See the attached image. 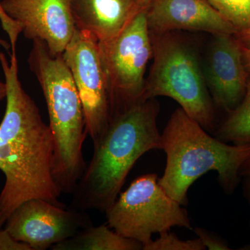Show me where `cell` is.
I'll use <instances>...</instances> for the list:
<instances>
[{"instance_id":"1","label":"cell","mask_w":250,"mask_h":250,"mask_svg":"<svg viewBox=\"0 0 250 250\" xmlns=\"http://www.w3.org/2000/svg\"><path fill=\"white\" fill-rule=\"evenodd\" d=\"M6 85V106L0 124V170L5 183L0 193V228L23 202L45 200L60 207L62 192L53 176L54 139L34 100L18 77L17 56L10 62L0 52Z\"/></svg>"},{"instance_id":"2","label":"cell","mask_w":250,"mask_h":250,"mask_svg":"<svg viewBox=\"0 0 250 250\" xmlns=\"http://www.w3.org/2000/svg\"><path fill=\"white\" fill-rule=\"evenodd\" d=\"M155 99L113 113L74 190L71 208L105 212L118 198L130 170L149 151L161 148Z\"/></svg>"},{"instance_id":"3","label":"cell","mask_w":250,"mask_h":250,"mask_svg":"<svg viewBox=\"0 0 250 250\" xmlns=\"http://www.w3.org/2000/svg\"><path fill=\"white\" fill-rule=\"evenodd\" d=\"M161 149L166 154L159 184L182 206L194 182L209 171L218 172L224 192L233 193L241 177V166L250 157V145H229L213 137L179 107L171 115L161 134Z\"/></svg>"},{"instance_id":"4","label":"cell","mask_w":250,"mask_h":250,"mask_svg":"<svg viewBox=\"0 0 250 250\" xmlns=\"http://www.w3.org/2000/svg\"><path fill=\"white\" fill-rule=\"evenodd\" d=\"M28 62L47 104L54 181L62 193L72 194L87 166L82 149L88 134L78 90L62 55H52L42 41H33Z\"/></svg>"},{"instance_id":"5","label":"cell","mask_w":250,"mask_h":250,"mask_svg":"<svg viewBox=\"0 0 250 250\" xmlns=\"http://www.w3.org/2000/svg\"><path fill=\"white\" fill-rule=\"evenodd\" d=\"M150 35L153 63L143 101L159 96L173 99L206 131H213L214 103L195 54L171 32Z\"/></svg>"},{"instance_id":"6","label":"cell","mask_w":250,"mask_h":250,"mask_svg":"<svg viewBox=\"0 0 250 250\" xmlns=\"http://www.w3.org/2000/svg\"><path fill=\"white\" fill-rule=\"evenodd\" d=\"M104 213L112 229L143 246L152 241L154 233L174 227L192 229L187 210L166 193L156 174L135 179Z\"/></svg>"},{"instance_id":"7","label":"cell","mask_w":250,"mask_h":250,"mask_svg":"<svg viewBox=\"0 0 250 250\" xmlns=\"http://www.w3.org/2000/svg\"><path fill=\"white\" fill-rule=\"evenodd\" d=\"M98 43L111 92L113 115L143 101L145 74L153 57L147 9L139 11L113 40Z\"/></svg>"},{"instance_id":"8","label":"cell","mask_w":250,"mask_h":250,"mask_svg":"<svg viewBox=\"0 0 250 250\" xmlns=\"http://www.w3.org/2000/svg\"><path fill=\"white\" fill-rule=\"evenodd\" d=\"M62 57L80 95L87 134L93 145L96 144L113 113L111 92L98 41L88 31L77 28Z\"/></svg>"},{"instance_id":"9","label":"cell","mask_w":250,"mask_h":250,"mask_svg":"<svg viewBox=\"0 0 250 250\" xmlns=\"http://www.w3.org/2000/svg\"><path fill=\"white\" fill-rule=\"evenodd\" d=\"M92 225L85 211L34 198L23 202L11 213L4 229L32 250H45Z\"/></svg>"},{"instance_id":"10","label":"cell","mask_w":250,"mask_h":250,"mask_svg":"<svg viewBox=\"0 0 250 250\" xmlns=\"http://www.w3.org/2000/svg\"><path fill=\"white\" fill-rule=\"evenodd\" d=\"M72 0H3L6 12L24 35L45 42L53 56H62L76 30Z\"/></svg>"},{"instance_id":"11","label":"cell","mask_w":250,"mask_h":250,"mask_svg":"<svg viewBox=\"0 0 250 250\" xmlns=\"http://www.w3.org/2000/svg\"><path fill=\"white\" fill-rule=\"evenodd\" d=\"M204 76L215 104L228 113L239 104L250 75L234 35H215Z\"/></svg>"},{"instance_id":"12","label":"cell","mask_w":250,"mask_h":250,"mask_svg":"<svg viewBox=\"0 0 250 250\" xmlns=\"http://www.w3.org/2000/svg\"><path fill=\"white\" fill-rule=\"evenodd\" d=\"M151 33L174 30L205 31L235 35V28L207 0H152L147 8Z\"/></svg>"},{"instance_id":"13","label":"cell","mask_w":250,"mask_h":250,"mask_svg":"<svg viewBox=\"0 0 250 250\" xmlns=\"http://www.w3.org/2000/svg\"><path fill=\"white\" fill-rule=\"evenodd\" d=\"M71 9L77 29L101 43L119 35L141 11L137 0H72Z\"/></svg>"},{"instance_id":"14","label":"cell","mask_w":250,"mask_h":250,"mask_svg":"<svg viewBox=\"0 0 250 250\" xmlns=\"http://www.w3.org/2000/svg\"><path fill=\"white\" fill-rule=\"evenodd\" d=\"M143 244L123 236L109 226L93 225L75 236L54 245L52 250H141Z\"/></svg>"},{"instance_id":"15","label":"cell","mask_w":250,"mask_h":250,"mask_svg":"<svg viewBox=\"0 0 250 250\" xmlns=\"http://www.w3.org/2000/svg\"><path fill=\"white\" fill-rule=\"evenodd\" d=\"M215 137L233 145H250V76L243 100L229 112L226 119L215 130Z\"/></svg>"},{"instance_id":"16","label":"cell","mask_w":250,"mask_h":250,"mask_svg":"<svg viewBox=\"0 0 250 250\" xmlns=\"http://www.w3.org/2000/svg\"><path fill=\"white\" fill-rule=\"evenodd\" d=\"M207 1L235 28L237 33L250 29V0Z\"/></svg>"},{"instance_id":"17","label":"cell","mask_w":250,"mask_h":250,"mask_svg":"<svg viewBox=\"0 0 250 250\" xmlns=\"http://www.w3.org/2000/svg\"><path fill=\"white\" fill-rule=\"evenodd\" d=\"M160 236L155 241L152 239L146 246L144 250H206L201 240L195 239L182 241L170 231L159 233Z\"/></svg>"},{"instance_id":"18","label":"cell","mask_w":250,"mask_h":250,"mask_svg":"<svg viewBox=\"0 0 250 250\" xmlns=\"http://www.w3.org/2000/svg\"><path fill=\"white\" fill-rule=\"evenodd\" d=\"M0 20L5 31L9 34L11 41V55H16V42L18 36L22 32V27L19 23L11 17L3 8L0 0Z\"/></svg>"},{"instance_id":"19","label":"cell","mask_w":250,"mask_h":250,"mask_svg":"<svg viewBox=\"0 0 250 250\" xmlns=\"http://www.w3.org/2000/svg\"><path fill=\"white\" fill-rule=\"evenodd\" d=\"M195 234L201 240L206 249L209 250H231L226 242L215 236L213 233L207 231L205 229L195 228L192 229Z\"/></svg>"},{"instance_id":"20","label":"cell","mask_w":250,"mask_h":250,"mask_svg":"<svg viewBox=\"0 0 250 250\" xmlns=\"http://www.w3.org/2000/svg\"><path fill=\"white\" fill-rule=\"evenodd\" d=\"M0 250H32L29 245L18 241L7 230H0Z\"/></svg>"},{"instance_id":"21","label":"cell","mask_w":250,"mask_h":250,"mask_svg":"<svg viewBox=\"0 0 250 250\" xmlns=\"http://www.w3.org/2000/svg\"><path fill=\"white\" fill-rule=\"evenodd\" d=\"M234 36L242 46L250 47V29L237 33Z\"/></svg>"},{"instance_id":"22","label":"cell","mask_w":250,"mask_h":250,"mask_svg":"<svg viewBox=\"0 0 250 250\" xmlns=\"http://www.w3.org/2000/svg\"><path fill=\"white\" fill-rule=\"evenodd\" d=\"M241 47L245 66H246L248 74L250 75V47H243V46L242 45Z\"/></svg>"},{"instance_id":"23","label":"cell","mask_w":250,"mask_h":250,"mask_svg":"<svg viewBox=\"0 0 250 250\" xmlns=\"http://www.w3.org/2000/svg\"><path fill=\"white\" fill-rule=\"evenodd\" d=\"M239 175L241 178L250 177V157L241 166L239 171Z\"/></svg>"},{"instance_id":"24","label":"cell","mask_w":250,"mask_h":250,"mask_svg":"<svg viewBox=\"0 0 250 250\" xmlns=\"http://www.w3.org/2000/svg\"><path fill=\"white\" fill-rule=\"evenodd\" d=\"M244 179V192L250 206V177H243Z\"/></svg>"},{"instance_id":"25","label":"cell","mask_w":250,"mask_h":250,"mask_svg":"<svg viewBox=\"0 0 250 250\" xmlns=\"http://www.w3.org/2000/svg\"><path fill=\"white\" fill-rule=\"evenodd\" d=\"M152 0H137L139 10L147 9V6L152 2Z\"/></svg>"},{"instance_id":"26","label":"cell","mask_w":250,"mask_h":250,"mask_svg":"<svg viewBox=\"0 0 250 250\" xmlns=\"http://www.w3.org/2000/svg\"><path fill=\"white\" fill-rule=\"evenodd\" d=\"M6 96V83L0 82V100H2Z\"/></svg>"},{"instance_id":"27","label":"cell","mask_w":250,"mask_h":250,"mask_svg":"<svg viewBox=\"0 0 250 250\" xmlns=\"http://www.w3.org/2000/svg\"><path fill=\"white\" fill-rule=\"evenodd\" d=\"M0 45L4 47V48L7 51H9V49H11V44L6 42V41H4V39H1V38H0Z\"/></svg>"}]
</instances>
